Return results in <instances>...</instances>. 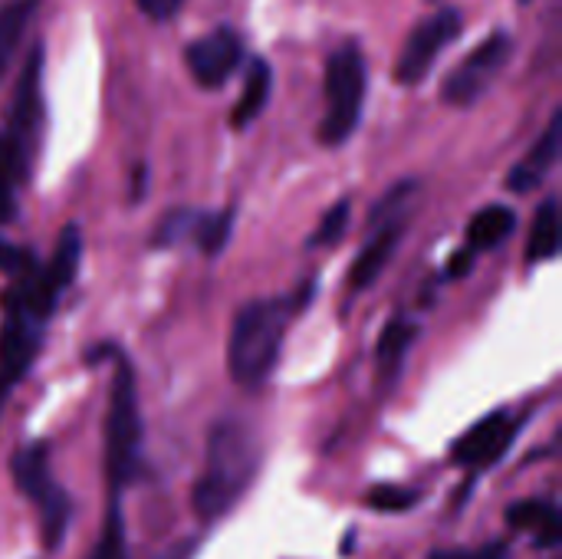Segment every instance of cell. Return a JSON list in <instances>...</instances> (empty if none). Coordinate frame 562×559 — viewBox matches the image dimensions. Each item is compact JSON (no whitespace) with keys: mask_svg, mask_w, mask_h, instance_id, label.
<instances>
[{"mask_svg":"<svg viewBox=\"0 0 562 559\" xmlns=\"http://www.w3.org/2000/svg\"><path fill=\"white\" fill-rule=\"evenodd\" d=\"M263 465V445L247 418L227 415L211 425L204 468L191 488V511L201 524L227 517L250 491Z\"/></svg>","mask_w":562,"mask_h":559,"instance_id":"1","label":"cell"},{"mask_svg":"<svg viewBox=\"0 0 562 559\" xmlns=\"http://www.w3.org/2000/svg\"><path fill=\"white\" fill-rule=\"evenodd\" d=\"M310 297H313V280L286 297L247 300L237 310L227 339V372L240 389H260L270 382L283 356L286 329L306 310Z\"/></svg>","mask_w":562,"mask_h":559,"instance_id":"2","label":"cell"},{"mask_svg":"<svg viewBox=\"0 0 562 559\" xmlns=\"http://www.w3.org/2000/svg\"><path fill=\"white\" fill-rule=\"evenodd\" d=\"M53 310L56 306H49L33 283V270L7 287L0 320V412L40 356Z\"/></svg>","mask_w":562,"mask_h":559,"instance_id":"3","label":"cell"},{"mask_svg":"<svg viewBox=\"0 0 562 559\" xmlns=\"http://www.w3.org/2000/svg\"><path fill=\"white\" fill-rule=\"evenodd\" d=\"M142 409H138V379L128 359L119 356L112 385H109V412H105V478L109 497H122V491L142 471Z\"/></svg>","mask_w":562,"mask_h":559,"instance_id":"4","label":"cell"},{"mask_svg":"<svg viewBox=\"0 0 562 559\" xmlns=\"http://www.w3.org/2000/svg\"><path fill=\"white\" fill-rule=\"evenodd\" d=\"M10 478H13L16 491L36 507L43 550L46 554L59 550L63 540H66L69 521H72V501L49 474V448H46V441L23 445L10 461Z\"/></svg>","mask_w":562,"mask_h":559,"instance_id":"5","label":"cell"},{"mask_svg":"<svg viewBox=\"0 0 562 559\" xmlns=\"http://www.w3.org/2000/svg\"><path fill=\"white\" fill-rule=\"evenodd\" d=\"M362 105H366V56L359 43L346 40L326 59V112L319 122V142L326 148L346 145L362 122Z\"/></svg>","mask_w":562,"mask_h":559,"instance_id":"6","label":"cell"},{"mask_svg":"<svg viewBox=\"0 0 562 559\" xmlns=\"http://www.w3.org/2000/svg\"><path fill=\"white\" fill-rule=\"evenodd\" d=\"M514 56V36L497 30L487 40H481L461 63L458 69H451L441 82V99L454 109H468L474 105L504 72V66Z\"/></svg>","mask_w":562,"mask_h":559,"instance_id":"7","label":"cell"},{"mask_svg":"<svg viewBox=\"0 0 562 559\" xmlns=\"http://www.w3.org/2000/svg\"><path fill=\"white\" fill-rule=\"evenodd\" d=\"M40 132H43V46L36 43L33 53L26 56V66L13 92V102L7 112V132H0L26 171L33 165Z\"/></svg>","mask_w":562,"mask_h":559,"instance_id":"8","label":"cell"},{"mask_svg":"<svg viewBox=\"0 0 562 559\" xmlns=\"http://www.w3.org/2000/svg\"><path fill=\"white\" fill-rule=\"evenodd\" d=\"M464 30V16L461 10H438L431 16H425L405 40L398 59H395V82L398 86H418L431 66L441 59V53L461 36Z\"/></svg>","mask_w":562,"mask_h":559,"instance_id":"9","label":"cell"},{"mask_svg":"<svg viewBox=\"0 0 562 559\" xmlns=\"http://www.w3.org/2000/svg\"><path fill=\"white\" fill-rule=\"evenodd\" d=\"M188 72L198 86L204 89H221L244 63V40L231 26H217L198 40L188 43L184 49Z\"/></svg>","mask_w":562,"mask_h":559,"instance_id":"10","label":"cell"},{"mask_svg":"<svg viewBox=\"0 0 562 559\" xmlns=\"http://www.w3.org/2000/svg\"><path fill=\"white\" fill-rule=\"evenodd\" d=\"M520 425L510 412H491L481 422H474L454 445H451V461L468 468V471H484L497 465L507 448L514 445Z\"/></svg>","mask_w":562,"mask_h":559,"instance_id":"11","label":"cell"},{"mask_svg":"<svg viewBox=\"0 0 562 559\" xmlns=\"http://www.w3.org/2000/svg\"><path fill=\"white\" fill-rule=\"evenodd\" d=\"M405 231H408V217H392V221H382L372 227L369 241L362 244V250L356 254L352 270H349V290L352 293H366L385 273V267L392 264Z\"/></svg>","mask_w":562,"mask_h":559,"instance_id":"12","label":"cell"},{"mask_svg":"<svg viewBox=\"0 0 562 559\" xmlns=\"http://www.w3.org/2000/svg\"><path fill=\"white\" fill-rule=\"evenodd\" d=\"M560 135H562V112H553L550 125L543 128V135L533 142V148L510 168L507 175V188L517 194H527L533 188H540L547 181V175L553 171L557 158H560Z\"/></svg>","mask_w":562,"mask_h":559,"instance_id":"13","label":"cell"},{"mask_svg":"<svg viewBox=\"0 0 562 559\" xmlns=\"http://www.w3.org/2000/svg\"><path fill=\"white\" fill-rule=\"evenodd\" d=\"M504 521L510 530H520V534H530L537 547L543 550H557L562 540V521L560 511L553 501H543V497H524L517 504H510L504 511Z\"/></svg>","mask_w":562,"mask_h":559,"instance_id":"14","label":"cell"},{"mask_svg":"<svg viewBox=\"0 0 562 559\" xmlns=\"http://www.w3.org/2000/svg\"><path fill=\"white\" fill-rule=\"evenodd\" d=\"M415 339H418V323L415 320H405V316L389 320L385 329L379 333V343H375V369H379V379L385 385H392L402 376Z\"/></svg>","mask_w":562,"mask_h":559,"instance_id":"15","label":"cell"},{"mask_svg":"<svg viewBox=\"0 0 562 559\" xmlns=\"http://www.w3.org/2000/svg\"><path fill=\"white\" fill-rule=\"evenodd\" d=\"M79 264H82V234H79V224H66L59 231V241H56L49 264H40V277L53 297H63L72 287Z\"/></svg>","mask_w":562,"mask_h":559,"instance_id":"16","label":"cell"},{"mask_svg":"<svg viewBox=\"0 0 562 559\" xmlns=\"http://www.w3.org/2000/svg\"><path fill=\"white\" fill-rule=\"evenodd\" d=\"M514 227H517V211L514 208L487 204V208H481L471 217V224H468V247L464 250H471L474 257L484 254V250H494V247H501L514 234Z\"/></svg>","mask_w":562,"mask_h":559,"instance_id":"17","label":"cell"},{"mask_svg":"<svg viewBox=\"0 0 562 559\" xmlns=\"http://www.w3.org/2000/svg\"><path fill=\"white\" fill-rule=\"evenodd\" d=\"M270 92H273V69L267 59H254L250 69H247V79H244V89H240V99L231 112V125L234 128H247L270 102Z\"/></svg>","mask_w":562,"mask_h":559,"instance_id":"18","label":"cell"},{"mask_svg":"<svg viewBox=\"0 0 562 559\" xmlns=\"http://www.w3.org/2000/svg\"><path fill=\"white\" fill-rule=\"evenodd\" d=\"M557 254H560V204L557 198H547L537 208V217L527 237V264L537 267V264L553 260Z\"/></svg>","mask_w":562,"mask_h":559,"instance_id":"19","label":"cell"},{"mask_svg":"<svg viewBox=\"0 0 562 559\" xmlns=\"http://www.w3.org/2000/svg\"><path fill=\"white\" fill-rule=\"evenodd\" d=\"M33 10H36V0H10L0 7V76L10 66V56H13L16 43L23 40V30H26Z\"/></svg>","mask_w":562,"mask_h":559,"instance_id":"20","label":"cell"},{"mask_svg":"<svg viewBox=\"0 0 562 559\" xmlns=\"http://www.w3.org/2000/svg\"><path fill=\"white\" fill-rule=\"evenodd\" d=\"M234 227V211H198L194 227H191V244H198L207 257H217L227 247Z\"/></svg>","mask_w":562,"mask_h":559,"instance_id":"21","label":"cell"},{"mask_svg":"<svg viewBox=\"0 0 562 559\" xmlns=\"http://www.w3.org/2000/svg\"><path fill=\"white\" fill-rule=\"evenodd\" d=\"M89 559H128V540H125V514H122V501L109 497L105 507V521L99 530V540L92 547Z\"/></svg>","mask_w":562,"mask_h":559,"instance_id":"22","label":"cell"},{"mask_svg":"<svg viewBox=\"0 0 562 559\" xmlns=\"http://www.w3.org/2000/svg\"><path fill=\"white\" fill-rule=\"evenodd\" d=\"M30 178V171L20 165L7 138L0 135V224L13 221L16 214V188Z\"/></svg>","mask_w":562,"mask_h":559,"instance_id":"23","label":"cell"},{"mask_svg":"<svg viewBox=\"0 0 562 559\" xmlns=\"http://www.w3.org/2000/svg\"><path fill=\"white\" fill-rule=\"evenodd\" d=\"M349 214H352V201H349V198H339V201L323 214V221H319L316 231L310 234L306 247H310V250L336 247V244L346 237V231H349Z\"/></svg>","mask_w":562,"mask_h":559,"instance_id":"24","label":"cell"},{"mask_svg":"<svg viewBox=\"0 0 562 559\" xmlns=\"http://www.w3.org/2000/svg\"><path fill=\"white\" fill-rule=\"evenodd\" d=\"M422 501V494L415 488H402V484H379L366 494V507L379 511V514H405Z\"/></svg>","mask_w":562,"mask_h":559,"instance_id":"25","label":"cell"},{"mask_svg":"<svg viewBox=\"0 0 562 559\" xmlns=\"http://www.w3.org/2000/svg\"><path fill=\"white\" fill-rule=\"evenodd\" d=\"M194 217L198 211L191 208H178V211H168L155 231V247H175L181 241H191V227H194Z\"/></svg>","mask_w":562,"mask_h":559,"instance_id":"26","label":"cell"},{"mask_svg":"<svg viewBox=\"0 0 562 559\" xmlns=\"http://www.w3.org/2000/svg\"><path fill=\"white\" fill-rule=\"evenodd\" d=\"M33 267H36L33 250L16 247V244H10V241H0V273H7V277H10V283H13V280H20L23 273H30Z\"/></svg>","mask_w":562,"mask_h":559,"instance_id":"27","label":"cell"},{"mask_svg":"<svg viewBox=\"0 0 562 559\" xmlns=\"http://www.w3.org/2000/svg\"><path fill=\"white\" fill-rule=\"evenodd\" d=\"M428 559H510L507 540H487L474 550H435Z\"/></svg>","mask_w":562,"mask_h":559,"instance_id":"28","label":"cell"},{"mask_svg":"<svg viewBox=\"0 0 562 559\" xmlns=\"http://www.w3.org/2000/svg\"><path fill=\"white\" fill-rule=\"evenodd\" d=\"M135 3L142 7V13H148L151 20H158V23H161V20H171V16L181 10V3H184V0H135Z\"/></svg>","mask_w":562,"mask_h":559,"instance_id":"29","label":"cell"},{"mask_svg":"<svg viewBox=\"0 0 562 559\" xmlns=\"http://www.w3.org/2000/svg\"><path fill=\"white\" fill-rule=\"evenodd\" d=\"M198 554V537H181L168 550H161L155 559H194Z\"/></svg>","mask_w":562,"mask_h":559,"instance_id":"30","label":"cell"},{"mask_svg":"<svg viewBox=\"0 0 562 559\" xmlns=\"http://www.w3.org/2000/svg\"><path fill=\"white\" fill-rule=\"evenodd\" d=\"M471 264H474V254H471V250H461V254H454V257L448 260V270H445V277H448V280H454V277H464V273L471 270Z\"/></svg>","mask_w":562,"mask_h":559,"instance_id":"31","label":"cell"},{"mask_svg":"<svg viewBox=\"0 0 562 559\" xmlns=\"http://www.w3.org/2000/svg\"><path fill=\"white\" fill-rule=\"evenodd\" d=\"M520 3H527V0H520Z\"/></svg>","mask_w":562,"mask_h":559,"instance_id":"32","label":"cell"}]
</instances>
